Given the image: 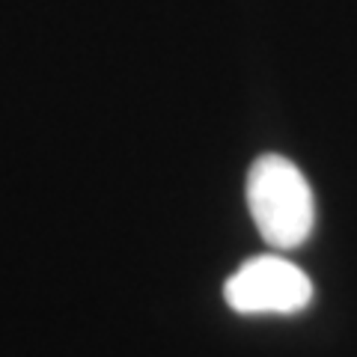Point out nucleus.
Listing matches in <instances>:
<instances>
[{
    "label": "nucleus",
    "mask_w": 357,
    "mask_h": 357,
    "mask_svg": "<svg viewBox=\"0 0 357 357\" xmlns=\"http://www.w3.org/2000/svg\"><path fill=\"white\" fill-rule=\"evenodd\" d=\"M227 304L244 312V316H259V312H298L310 304L312 283L298 265L280 256H253L223 286Z\"/></svg>",
    "instance_id": "obj_2"
},
{
    "label": "nucleus",
    "mask_w": 357,
    "mask_h": 357,
    "mask_svg": "<svg viewBox=\"0 0 357 357\" xmlns=\"http://www.w3.org/2000/svg\"><path fill=\"white\" fill-rule=\"evenodd\" d=\"M248 208L259 236L280 250L304 244L316 220V203L304 173L283 155H262L248 173Z\"/></svg>",
    "instance_id": "obj_1"
}]
</instances>
